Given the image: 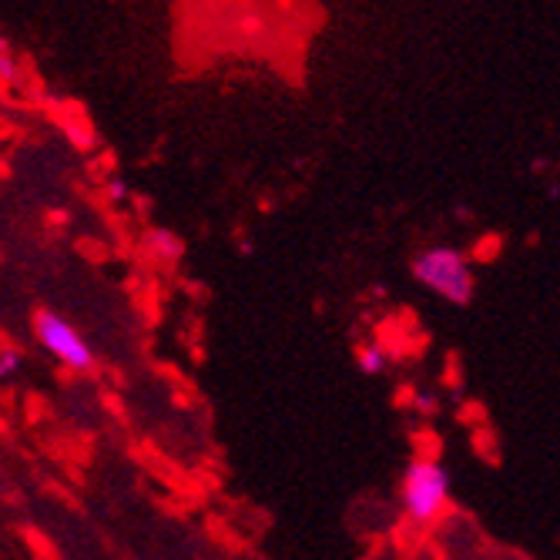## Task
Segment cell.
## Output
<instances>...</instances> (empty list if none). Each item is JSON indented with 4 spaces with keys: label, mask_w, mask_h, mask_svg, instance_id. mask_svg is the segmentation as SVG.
Instances as JSON below:
<instances>
[{
    "label": "cell",
    "mask_w": 560,
    "mask_h": 560,
    "mask_svg": "<svg viewBox=\"0 0 560 560\" xmlns=\"http://www.w3.org/2000/svg\"><path fill=\"white\" fill-rule=\"evenodd\" d=\"M413 279L450 305H467L474 299V266L460 248L430 245L410 262Z\"/></svg>",
    "instance_id": "cell-1"
},
{
    "label": "cell",
    "mask_w": 560,
    "mask_h": 560,
    "mask_svg": "<svg viewBox=\"0 0 560 560\" xmlns=\"http://www.w3.org/2000/svg\"><path fill=\"white\" fill-rule=\"evenodd\" d=\"M402 514L413 524H430L443 514L450 500V474L433 456H420L402 474Z\"/></svg>",
    "instance_id": "cell-2"
},
{
    "label": "cell",
    "mask_w": 560,
    "mask_h": 560,
    "mask_svg": "<svg viewBox=\"0 0 560 560\" xmlns=\"http://www.w3.org/2000/svg\"><path fill=\"white\" fill-rule=\"evenodd\" d=\"M34 336L40 342V349L50 355V360H58L61 366L74 370V373H84L94 366V349L88 346V339L58 313H37L34 316Z\"/></svg>",
    "instance_id": "cell-3"
},
{
    "label": "cell",
    "mask_w": 560,
    "mask_h": 560,
    "mask_svg": "<svg viewBox=\"0 0 560 560\" xmlns=\"http://www.w3.org/2000/svg\"><path fill=\"white\" fill-rule=\"evenodd\" d=\"M386 363H389V355H386V349L376 346V342H366V346L355 349V366H360L366 376H380V373L386 370Z\"/></svg>",
    "instance_id": "cell-4"
},
{
    "label": "cell",
    "mask_w": 560,
    "mask_h": 560,
    "mask_svg": "<svg viewBox=\"0 0 560 560\" xmlns=\"http://www.w3.org/2000/svg\"><path fill=\"white\" fill-rule=\"evenodd\" d=\"M21 370H24V352L14 349V346H4V349H0V383L21 376Z\"/></svg>",
    "instance_id": "cell-5"
},
{
    "label": "cell",
    "mask_w": 560,
    "mask_h": 560,
    "mask_svg": "<svg viewBox=\"0 0 560 560\" xmlns=\"http://www.w3.org/2000/svg\"><path fill=\"white\" fill-rule=\"evenodd\" d=\"M108 195H112L115 201H125V198H128V182H125V178H112Z\"/></svg>",
    "instance_id": "cell-6"
},
{
    "label": "cell",
    "mask_w": 560,
    "mask_h": 560,
    "mask_svg": "<svg viewBox=\"0 0 560 560\" xmlns=\"http://www.w3.org/2000/svg\"><path fill=\"white\" fill-rule=\"evenodd\" d=\"M417 406H420V410H433L436 399H433L430 393H420V396H417Z\"/></svg>",
    "instance_id": "cell-7"
}]
</instances>
